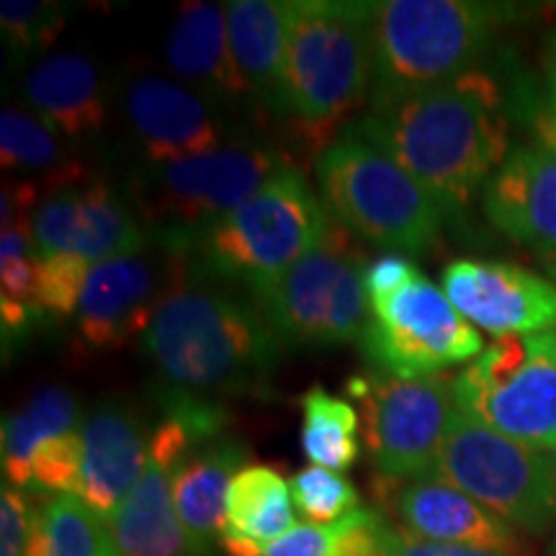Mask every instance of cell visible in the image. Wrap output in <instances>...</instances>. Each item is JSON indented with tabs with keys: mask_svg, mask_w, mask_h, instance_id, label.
<instances>
[{
	"mask_svg": "<svg viewBox=\"0 0 556 556\" xmlns=\"http://www.w3.org/2000/svg\"><path fill=\"white\" fill-rule=\"evenodd\" d=\"M348 135L397 160L446 212L467 206L510 155L503 88L477 67L392 106L371 109Z\"/></svg>",
	"mask_w": 556,
	"mask_h": 556,
	"instance_id": "6da1fadb",
	"label": "cell"
},
{
	"mask_svg": "<svg viewBox=\"0 0 556 556\" xmlns=\"http://www.w3.org/2000/svg\"><path fill=\"white\" fill-rule=\"evenodd\" d=\"M180 255V253H178ZM142 351L170 389L204 394L258 392L283 343L253 299L197 274L180 255Z\"/></svg>",
	"mask_w": 556,
	"mask_h": 556,
	"instance_id": "7a4b0ae2",
	"label": "cell"
},
{
	"mask_svg": "<svg viewBox=\"0 0 556 556\" xmlns=\"http://www.w3.org/2000/svg\"><path fill=\"white\" fill-rule=\"evenodd\" d=\"M516 16V5L482 0L374 3L371 109L392 106L475 70Z\"/></svg>",
	"mask_w": 556,
	"mask_h": 556,
	"instance_id": "3957f363",
	"label": "cell"
},
{
	"mask_svg": "<svg viewBox=\"0 0 556 556\" xmlns=\"http://www.w3.org/2000/svg\"><path fill=\"white\" fill-rule=\"evenodd\" d=\"M374 86V3L294 0L278 116L325 139Z\"/></svg>",
	"mask_w": 556,
	"mask_h": 556,
	"instance_id": "277c9868",
	"label": "cell"
},
{
	"mask_svg": "<svg viewBox=\"0 0 556 556\" xmlns=\"http://www.w3.org/2000/svg\"><path fill=\"white\" fill-rule=\"evenodd\" d=\"M332 225L304 173L289 165L238 208L201 229L180 255L197 274L253 294L315 250Z\"/></svg>",
	"mask_w": 556,
	"mask_h": 556,
	"instance_id": "5b68a950",
	"label": "cell"
},
{
	"mask_svg": "<svg viewBox=\"0 0 556 556\" xmlns=\"http://www.w3.org/2000/svg\"><path fill=\"white\" fill-rule=\"evenodd\" d=\"M315 176L328 214L353 238L400 253L438 240L446 208L377 144L345 131L319 152Z\"/></svg>",
	"mask_w": 556,
	"mask_h": 556,
	"instance_id": "8992f818",
	"label": "cell"
},
{
	"mask_svg": "<svg viewBox=\"0 0 556 556\" xmlns=\"http://www.w3.org/2000/svg\"><path fill=\"white\" fill-rule=\"evenodd\" d=\"M289 165L287 155L255 144H227L176 163H144L131 178V201L157 245L186 253L201 229L238 208Z\"/></svg>",
	"mask_w": 556,
	"mask_h": 556,
	"instance_id": "52a82bcc",
	"label": "cell"
},
{
	"mask_svg": "<svg viewBox=\"0 0 556 556\" xmlns=\"http://www.w3.org/2000/svg\"><path fill=\"white\" fill-rule=\"evenodd\" d=\"M366 268L351 232L332 225L315 250L248 296L258 304L283 345H345L361 340L371 317Z\"/></svg>",
	"mask_w": 556,
	"mask_h": 556,
	"instance_id": "ba28073f",
	"label": "cell"
},
{
	"mask_svg": "<svg viewBox=\"0 0 556 556\" xmlns=\"http://www.w3.org/2000/svg\"><path fill=\"white\" fill-rule=\"evenodd\" d=\"M462 413L533 451L556 446V332L507 336L454 377Z\"/></svg>",
	"mask_w": 556,
	"mask_h": 556,
	"instance_id": "9c48e42d",
	"label": "cell"
},
{
	"mask_svg": "<svg viewBox=\"0 0 556 556\" xmlns=\"http://www.w3.org/2000/svg\"><path fill=\"white\" fill-rule=\"evenodd\" d=\"M433 479L462 490L513 528L544 533L556 523V479L548 458L458 407Z\"/></svg>",
	"mask_w": 556,
	"mask_h": 556,
	"instance_id": "30bf717a",
	"label": "cell"
},
{
	"mask_svg": "<svg viewBox=\"0 0 556 556\" xmlns=\"http://www.w3.org/2000/svg\"><path fill=\"white\" fill-rule=\"evenodd\" d=\"M361 402V435L371 464L387 479H433L456 413L454 377L400 379L371 371L348 379Z\"/></svg>",
	"mask_w": 556,
	"mask_h": 556,
	"instance_id": "8fae6325",
	"label": "cell"
},
{
	"mask_svg": "<svg viewBox=\"0 0 556 556\" xmlns=\"http://www.w3.org/2000/svg\"><path fill=\"white\" fill-rule=\"evenodd\" d=\"M163 405L165 417L150 438L142 477L111 520L124 556H191L173 503V482L184 456L199 441L225 433L227 426L225 407L180 389H168Z\"/></svg>",
	"mask_w": 556,
	"mask_h": 556,
	"instance_id": "7c38bea8",
	"label": "cell"
},
{
	"mask_svg": "<svg viewBox=\"0 0 556 556\" xmlns=\"http://www.w3.org/2000/svg\"><path fill=\"white\" fill-rule=\"evenodd\" d=\"M368 309L371 317L358 345L368 364L389 377H435L484 351L475 325L422 274L389 296L368 302Z\"/></svg>",
	"mask_w": 556,
	"mask_h": 556,
	"instance_id": "4fadbf2b",
	"label": "cell"
},
{
	"mask_svg": "<svg viewBox=\"0 0 556 556\" xmlns=\"http://www.w3.org/2000/svg\"><path fill=\"white\" fill-rule=\"evenodd\" d=\"M178 258V253L157 245L90 266L73 317L83 343L90 351H114L139 332L144 336L170 287Z\"/></svg>",
	"mask_w": 556,
	"mask_h": 556,
	"instance_id": "5bb4252c",
	"label": "cell"
},
{
	"mask_svg": "<svg viewBox=\"0 0 556 556\" xmlns=\"http://www.w3.org/2000/svg\"><path fill=\"white\" fill-rule=\"evenodd\" d=\"M31 232L39 258L67 255L88 266L150 248L142 222L99 178L47 193L31 214Z\"/></svg>",
	"mask_w": 556,
	"mask_h": 556,
	"instance_id": "9a60e30c",
	"label": "cell"
},
{
	"mask_svg": "<svg viewBox=\"0 0 556 556\" xmlns=\"http://www.w3.org/2000/svg\"><path fill=\"white\" fill-rule=\"evenodd\" d=\"M443 291L467 323L497 338L556 328V287L516 263L454 261L443 268Z\"/></svg>",
	"mask_w": 556,
	"mask_h": 556,
	"instance_id": "2e32d148",
	"label": "cell"
},
{
	"mask_svg": "<svg viewBox=\"0 0 556 556\" xmlns=\"http://www.w3.org/2000/svg\"><path fill=\"white\" fill-rule=\"evenodd\" d=\"M127 119L144 163L208 155L227 148L217 103L165 78H137L127 90Z\"/></svg>",
	"mask_w": 556,
	"mask_h": 556,
	"instance_id": "e0dca14e",
	"label": "cell"
},
{
	"mask_svg": "<svg viewBox=\"0 0 556 556\" xmlns=\"http://www.w3.org/2000/svg\"><path fill=\"white\" fill-rule=\"evenodd\" d=\"M486 219L505 238L556 263V152L516 144L482 189Z\"/></svg>",
	"mask_w": 556,
	"mask_h": 556,
	"instance_id": "ac0fdd59",
	"label": "cell"
},
{
	"mask_svg": "<svg viewBox=\"0 0 556 556\" xmlns=\"http://www.w3.org/2000/svg\"><path fill=\"white\" fill-rule=\"evenodd\" d=\"M150 443L127 402H99L80 426L78 495L103 520H114L142 477Z\"/></svg>",
	"mask_w": 556,
	"mask_h": 556,
	"instance_id": "d6986e66",
	"label": "cell"
},
{
	"mask_svg": "<svg viewBox=\"0 0 556 556\" xmlns=\"http://www.w3.org/2000/svg\"><path fill=\"white\" fill-rule=\"evenodd\" d=\"M389 507L409 536L507 556L518 548L510 523L441 479H415L394 486Z\"/></svg>",
	"mask_w": 556,
	"mask_h": 556,
	"instance_id": "ffe728a7",
	"label": "cell"
},
{
	"mask_svg": "<svg viewBox=\"0 0 556 556\" xmlns=\"http://www.w3.org/2000/svg\"><path fill=\"white\" fill-rule=\"evenodd\" d=\"M248 451L235 435L199 441L184 456L173 482V503L191 556H217L227 516V492Z\"/></svg>",
	"mask_w": 556,
	"mask_h": 556,
	"instance_id": "44dd1931",
	"label": "cell"
},
{
	"mask_svg": "<svg viewBox=\"0 0 556 556\" xmlns=\"http://www.w3.org/2000/svg\"><path fill=\"white\" fill-rule=\"evenodd\" d=\"M165 58L176 75L193 83L212 103L235 106L253 99L232 58L225 5L186 3L170 29Z\"/></svg>",
	"mask_w": 556,
	"mask_h": 556,
	"instance_id": "7402d4cb",
	"label": "cell"
},
{
	"mask_svg": "<svg viewBox=\"0 0 556 556\" xmlns=\"http://www.w3.org/2000/svg\"><path fill=\"white\" fill-rule=\"evenodd\" d=\"M24 96L41 122L60 137L88 139L106 124L99 70L80 52H54L31 67Z\"/></svg>",
	"mask_w": 556,
	"mask_h": 556,
	"instance_id": "603a6c76",
	"label": "cell"
},
{
	"mask_svg": "<svg viewBox=\"0 0 556 556\" xmlns=\"http://www.w3.org/2000/svg\"><path fill=\"white\" fill-rule=\"evenodd\" d=\"M225 9L229 47L242 78L253 99L278 116L294 0H232Z\"/></svg>",
	"mask_w": 556,
	"mask_h": 556,
	"instance_id": "cb8c5ba5",
	"label": "cell"
},
{
	"mask_svg": "<svg viewBox=\"0 0 556 556\" xmlns=\"http://www.w3.org/2000/svg\"><path fill=\"white\" fill-rule=\"evenodd\" d=\"M294 526V500L276 469L250 464L235 475L219 541L229 556H258Z\"/></svg>",
	"mask_w": 556,
	"mask_h": 556,
	"instance_id": "d4e9b609",
	"label": "cell"
},
{
	"mask_svg": "<svg viewBox=\"0 0 556 556\" xmlns=\"http://www.w3.org/2000/svg\"><path fill=\"white\" fill-rule=\"evenodd\" d=\"M83 426L80 407L65 387H41L24 402V407L13 409L3 417L0 430V456H3V475L16 490H29V464L37 448L54 438L73 433Z\"/></svg>",
	"mask_w": 556,
	"mask_h": 556,
	"instance_id": "484cf974",
	"label": "cell"
},
{
	"mask_svg": "<svg viewBox=\"0 0 556 556\" xmlns=\"http://www.w3.org/2000/svg\"><path fill=\"white\" fill-rule=\"evenodd\" d=\"M0 163L13 178L41 180L50 193L86 178L78 160L62 148L58 131L37 114L18 109H5L0 116Z\"/></svg>",
	"mask_w": 556,
	"mask_h": 556,
	"instance_id": "4316f807",
	"label": "cell"
},
{
	"mask_svg": "<svg viewBox=\"0 0 556 556\" xmlns=\"http://www.w3.org/2000/svg\"><path fill=\"white\" fill-rule=\"evenodd\" d=\"M26 556H124L109 520L78 495H52L37 513Z\"/></svg>",
	"mask_w": 556,
	"mask_h": 556,
	"instance_id": "83f0119b",
	"label": "cell"
},
{
	"mask_svg": "<svg viewBox=\"0 0 556 556\" xmlns=\"http://www.w3.org/2000/svg\"><path fill=\"white\" fill-rule=\"evenodd\" d=\"M392 526L371 507H358L336 523H296L258 556H384Z\"/></svg>",
	"mask_w": 556,
	"mask_h": 556,
	"instance_id": "f1b7e54d",
	"label": "cell"
},
{
	"mask_svg": "<svg viewBox=\"0 0 556 556\" xmlns=\"http://www.w3.org/2000/svg\"><path fill=\"white\" fill-rule=\"evenodd\" d=\"M302 451L312 467L345 471L361 456V415L351 402L328 389L312 387L302 397Z\"/></svg>",
	"mask_w": 556,
	"mask_h": 556,
	"instance_id": "f546056e",
	"label": "cell"
},
{
	"mask_svg": "<svg viewBox=\"0 0 556 556\" xmlns=\"http://www.w3.org/2000/svg\"><path fill=\"white\" fill-rule=\"evenodd\" d=\"M289 490L294 505L315 523H323V520L336 523V520L351 516L361 507V497L351 479L323 467H307L299 471L291 477Z\"/></svg>",
	"mask_w": 556,
	"mask_h": 556,
	"instance_id": "4dcf8cb0",
	"label": "cell"
},
{
	"mask_svg": "<svg viewBox=\"0 0 556 556\" xmlns=\"http://www.w3.org/2000/svg\"><path fill=\"white\" fill-rule=\"evenodd\" d=\"M65 26V11L47 0H3L0 29L5 45L16 54L47 50Z\"/></svg>",
	"mask_w": 556,
	"mask_h": 556,
	"instance_id": "1f68e13d",
	"label": "cell"
},
{
	"mask_svg": "<svg viewBox=\"0 0 556 556\" xmlns=\"http://www.w3.org/2000/svg\"><path fill=\"white\" fill-rule=\"evenodd\" d=\"M80 477V428L37 448L29 464V490L75 495Z\"/></svg>",
	"mask_w": 556,
	"mask_h": 556,
	"instance_id": "d6a6232c",
	"label": "cell"
},
{
	"mask_svg": "<svg viewBox=\"0 0 556 556\" xmlns=\"http://www.w3.org/2000/svg\"><path fill=\"white\" fill-rule=\"evenodd\" d=\"M90 266L78 258L54 255L41 258L39 274V312L54 319L75 317Z\"/></svg>",
	"mask_w": 556,
	"mask_h": 556,
	"instance_id": "836d02e7",
	"label": "cell"
},
{
	"mask_svg": "<svg viewBox=\"0 0 556 556\" xmlns=\"http://www.w3.org/2000/svg\"><path fill=\"white\" fill-rule=\"evenodd\" d=\"M37 513L29 497L5 482L0 492V556H26L37 526Z\"/></svg>",
	"mask_w": 556,
	"mask_h": 556,
	"instance_id": "e575fe53",
	"label": "cell"
},
{
	"mask_svg": "<svg viewBox=\"0 0 556 556\" xmlns=\"http://www.w3.org/2000/svg\"><path fill=\"white\" fill-rule=\"evenodd\" d=\"M417 274H420V270H417L415 263L400 253L384 255V258L368 263L364 278L368 302H377V299L389 296L392 291L405 287L407 281H413Z\"/></svg>",
	"mask_w": 556,
	"mask_h": 556,
	"instance_id": "d590c367",
	"label": "cell"
},
{
	"mask_svg": "<svg viewBox=\"0 0 556 556\" xmlns=\"http://www.w3.org/2000/svg\"><path fill=\"white\" fill-rule=\"evenodd\" d=\"M384 556H507V554L479 552V548H467V546L435 544V541L409 536L407 531H397V528H392V536H389Z\"/></svg>",
	"mask_w": 556,
	"mask_h": 556,
	"instance_id": "8d00e7d4",
	"label": "cell"
},
{
	"mask_svg": "<svg viewBox=\"0 0 556 556\" xmlns=\"http://www.w3.org/2000/svg\"><path fill=\"white\" fill-rule=\"evenodd\" d=\"M544 106L556 116V29L548 34L544 47Z\"/></svg>",
	"mask_w": 556,
	"mask_h": 556,
	"instance_id": "74e56055",
	"label": "cell"
},
{
	"mask_svg": "<svg viewBox=\"0 0 556 556\" xmlns=\"http://www.w3.org/2000/svg\"><path fill=\"white\" fill-rule=\"evenodd\" d=\"M531 127L536 142L556 152V116L546 106H531Z\"/></svg>",
	"mask_w": 556,
	"mask_h": 556,
	"instance_id": "f35d334b",
	"label": "cell"
},
{
	"mask_svg": "<svg viewBox=\"0 0 556 556\" xmlns=\"http://www.w3.org/2000/svg\"><path fill=\"white\" fill-rule=\"evenodd\" d=\"M546 458H548V467H552L554 479H556V446L552 451H546Z\"/></svg>",
	"mask_w": 556,
	"mask_h": 556,
	"instance_id": "ab89813d",
	"label": "cell"
},
{
	"mask_svg": "<svg viewBox=\"0 0 556 556\" xmlns=\"http://www.w3.org/2000/svg\"><path fill=\"white\" fill-rule=\"evenodd\" d=\"M554 554H556V536H554Z\"/></svg>",
	"mask_w": 556,
	"mask_h": 556,
	"instance_id": "60d3db41",
	"label": "cell"
},
{
	"mask_svg": "<svg viewBox=\"0 0 556 556\" xmlns=\"http://www.w3.org/2000/svg\"><path fill=\"white\" fill-rule=\"evenodd\" d=\"M554 332H556V328H554Z\"/></svg>",
	"mask_w": 556,
	"mask_h": 556,
	"instance_id": "b9f144b4",
	"label": "cell"
}]
</instances>
